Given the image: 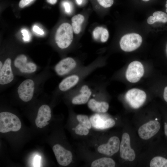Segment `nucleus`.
<instances>
[{"label": "nucleus", "mask_w": 167, "mask_h": 167, "mask_svg": "<svg viewBox=\"0 0 167 167\" xmlns=\"http://www.w3.org/2000/svg\"><path fill=\"white\" fill-rule=\"evenodd\" d=\"M144 73V67L142 63L137 61L131 62L129 65L126 72L127 80L132 83L138 82Z\"/></svg>", "instance_id": "obj_5"}, {"label": "nucleus", "mask_w": 167, "mask_h": 167, "mask_svg": "<svg viewBox=\"0 0 167 167\" xmlns=\"http://www.w3.org/2000/svg\"><path fill=\"white\" fill-rule=\"evenodd\" d=\"M21 32L23 36V40L25 41H28L30 38V34L28 32L26 29H23Z\"/></svg>", "instance_id": "obj_29"}, {"label": "nucleus", "mask_w": 167, "mask_h": 167, "mask_svg": "<svg viewBox=\"0 0 167 167\" xmlns=\"http://www.w3.org/2000/svg\"><path fill=\"white\" fill-rule=\"evenodd\" d=\"M151 167H167V159L160 156L153 158L150 163Z\"/></svg>", "instance_id": "obj_20"}, {"label": "nucleus", "mask_w": 167, "mask_h": 167, "mask_svg": "<svg viewBox=\"0 0 167 167\" xmlns=\"http://www.w3.org/2000/svg\"><path fill=\"white\" fill-rule=\"evenodd\" d=\"M34 0H21L19 3V6L23 8Z\"/></svg>", "instance_id": "obj_32"}, {"label": "nucleus", "mask_w": 167, "mask_h": 167, "mask_svg": "<svg viewBox=\"0 0 167 167\" xmlns=\"http://www.w3.org/2000/svg\"><path fill=\"white\" fill-rule=\"evenodd\" d=\"M73 39V30L72 26L67 23L62 24L58 28L55 36V41L60 48H67Z\"/></svg>", "instance_id": "obj_2"}, {"label": "nucleus", "mask_w": 167, "mask_h": 167, "mask_svg": "<svg viewBox=\"0 0 167 167\" xmlns=\"http://www.w3.org/2000/svg\"><path fill=\"white\" fill-rule=\"evenodd\" d=\"M84 20L83 15L79 14L75 15L71 19L72 27L74 32L76 34L80 33L81 30V25Z\"/></svg>", "instance_id": "obj_19"}, {"label": "nucleus", "mask_w": 167, "mask_h": 167, "mask_svg": "<svg viewBox=\"0 0 167 167\" xmlns=\"http://www.w3.org/2000/svg\"><path fill=\"white\" fill-rule=\"evenodd\" d=\"M160 127V124L158 121L151 120L139 127L138 131V134L142 139H148L157 133Z\"/></svg>", "instance_id": "obj_6"}, {"label": "nucleus", "mask_w": 167, "mask_h": 167, "mask_svg": "<svg viewBox=\"0 0 167 167\" xmlns=\"http://www.w3.org/2000/svg\"><path fill=\"white\" fill-rule=\"evenodd\" d=\"M80 94L74 97L72 103L74 105H82L86 103L91 95L90 89L87 85L82 87L80 90Z\"/></svg>", "instance_id": "obj_15"}, {"label": "nucleus", "mask_w": 167, "mask_h": 167, "mask_svg": "<svg viewBox=\"0 0 167 167\" xmlns=\"http://www.w3.org/2000/svg\"><path fill=\"white\" fill-rule=\"evenodd\" d=\"M125 98L132 108L137 109L141 107L145 101L146 94L142 90L134 88L129 90L126 92Z\"/></svg>", "instance_id": "obj_4"}, {"label": "nucleus", "mask_w": 167, "mask_h": 167, "mask_svg": "<svg viewBox=\"0 0 167 167\" xmlns=\"http://www.w3.org/2000/svg\"><path fill=\"white\" fill-rule=\"evenodd\" d=\"M164 130L165 134L167 136V123L165 122L164 123Z\"/></svg>", "instance_id": "obj_36"}, {"label": "nucleus", "mask_w": 167, "mask_h": 167, "mask_svg": "<svg viewBox=\"0 0 167 167\" xmlns=\"http://www.w3.org/2000/svg\"><path fill=\"white\" fill-rule=\"evenodd\" d=\"M154 23L159 22L163 23L167 22V15L162 11H156L153 14Z\"/></svg>", "instance_id": "obj_21"}, {"label": "nucleus", "mask_w": 167, "mask_h": 167, "mask_svg": "<svg viewBox=\"0 0 167 167\" xmlns=\"http://www.w3.org/2000/svg\"><path fill=\"white\" fill-rule=\"evenodd\" d=\"M36 66L35 63L30 62H27L19 70L22 73H31L36 71Z\"/></svg>", "instance_id": "obj_22"}, {"label": "nucleus", "mask_w": 167, "mask_h": 167, "mask_svg": "<svg viewBox=\"0 0 167 167\" xmlns=\"http://www.w3.org/2000/svg\"><path fill=\"white\" fill-rule=\"evenodd\" d=\"M11 60L7 59L2 67L0 69V84L5 85L11 82L14 79V75L12 71Z\"/></svg>", "instance_id": "obj_14"}, {"label": "nucleus", "mask_w": 167, "mask_h": 167, "mask_svg": "<svg viewBox=\"0 0 167 167\" xmlns=\"http://www.w3.org/2000/svg\"><path fill=\"white\" fill-rule=\"evenodd\" d=\"M88 105L92 111L98 113H105L109 108V105L107 102L98 101L93 99L89 101Z\"/></svg>", "instance_id": "obj_17"}, {"label": "nucleus", "mask_w": 167, "mask_h": 167, "mask_svg": "<svg viewBox=\"0 0 167 167\" xmlns=\"http://www.w3.org/2000/svg\"><path fill=\"white\" fill-rule=\"evenodd\" d=\"M47 1L51 4H54L56 3L57 0H46Z\"/></svg>", "instance_id": "obj_35"}, {"label": "nucleus", "mask_w": 167, "mask_h": 167, "mask_svg": "<svg viewBox=\"0 0 167 167\" xmlns=\"http://www.w3.org/2000/svg\"><path fill=\"white\" fill-rule=\"evenodd\" d=\"M163 97L167 103V86L165 87L164 89Z\"/></svg>", "instance_id": "obj_34"}, {"label": "nucleus", "mask_w": 167, "mask_h": 167, "mask_svg": "<svg viewBox=\"0 0 167 167\" xmlns=\"http://www.w3.org/2000/svg\"><path fill=\"white\" fill-rule=\"evenodd\" d=\"M51 117V109L49 106L44 105L39 109L35 122L37 127L42 128L49 124Z\"/></svg>", "instance_id": "obj_11"}, {"label": "nucleus", "mask_w": 167, "mask_h": 167, "mask_svg": "<svg viewBox=\"0 0 167 167\" xmlns=\"http://www.w3.org/2000/svg\"><path fill=\"white\" fill-rule=\"evenodd\" d=\"M104 28L101 27H96L93 31V36L95 40L101 38Z\"/></svg>", "instance_id": "obj_26"}, {"label": "nucleus", "mask_w": 167, "mask_h": 167, "mask_svg": "<svg viewBox=\"0 0 167 167\" xmlns=\"http://www.w3.org/2000/svg\"><path fill=\"white\" fill-rule=\"evenodd\" d=\"M116 164L112 158L104 157L93 161L91 165L92 167H114Z\"/></svg>", "instance_id": "obj_18"}, {"label": "nucleus", "mask_w": 167, "mask_h": 167, "mask_svg": "<svg viewBox=\"0 0 167 167\" xmlns=\"http://www.w3.org/2000/svg\"><path fill=\"white\" fill-rule=\"evenodd\" d=\"M120 145L119 138L117 136H113L109 138L106 143L99 146L97 150L101 154L111 156L118 152Z\"/></svg>", "instance_id": "obj_9"}, {"label": "nucleus", "mask_w": 167, "mask_h": 167, "mask_svg": "<svg viewBox=\"0 0 167 167\" xmlns=\"http://www.w3.org/2000/svg\"><path fill=\"white\" fill-rule=\"evenodd\" d=\"M76 2L78 4L80 5L82 2V0H76Z\"/></svg>", "instance_id": "obj_37"}, {"label": "nucleus", "mask_w": 167, "mask_h": 167, "mask_svg": "<svg viewBox=\"0 0 167 167\" xmlns=\"http://www.w3.org/2000/svg\"><path fill=\"white\" fill-rule=\"evenodd\" d=\"M27 57L24 54H21L15 58L14 62L15 66L19 69L22 67L27 62Z\"/></svg>", "instance_id": "obj_24"}, {"label": "nucleus", "mask_w": 167, "mask_h": 167, "mask_svg": "<svg viewBox=\"0 0 167 167\" xmlns=\"http://www.w3.org/2000/svg\"><path fill=\"white\" fill-rule=\"evenodd\" d=\"M34 83L31 79L24 81L18 88L17 92L20 98L24 102H28L32 98L34 92Z\"/></svg>", "instance_id": "obj_8"}, {"label": "nucleus", "mask_w": 167, "mask_h": 167, "mask_svg": "<svg viewBox=\"0 0 167 167\" xmlns=\"http://www.w3.org/2000/svg\"><path fill=\"white\" fill-rule=\"evenodd\" d=\"M41 161V157L36 155L34 157L33 161V165L34 167H40Z\"/></svg>", "instance_id": "obj_31"}, {"label": "nucleus", "mask_w": 167, "mask_h": 167, "mask_svg": "<svg viewBox=\"0 0 167 167\" xmlns=\"http://www.w3.org/2000/svg\"><path fill=\"white\" fill-rule=\"evenodd\" d=\"M92 125L95 128L98 129H105L113 126L115 122L112 118L103 119L100 115L96 114L90 118Z\"/></svg>", "instance_id": "obj_13"}, {"label": "nucleus", "mask_w": 167, "mask_h": 167, "mask_svg": "<svg viewBox=\"0 0 167 167\" xmlns=\"http://www.w3.org/2000/svg\"><path fill=\"white\" fill-rule=\"evenodd\" d=\"M166 51H167V45Z\"/></svg>", "instance_id": "obj_41"}, {"label": "nucleus", "mask_w": 167, "mask_h": 167, "mask_svg": "<svg viewBox=\"0 0 167 167\" xmlns=\"http://www.w3.org/2000/svg\"><path fill=\"white\" fill-rule=\"evenodd\" d=\"M65 11L67 13H70L71 12V4L67 1H64L62 3Z\"/></svg>", "instance_id": "obj_30"}, {"label": "nucleus", "mask_w": 167, "mask_h": 167, "mask_svg": "<svg viewBox=\"0 0 167 167\" xmlns=\"http://www.w3.org/2000/svg\"><path fill=\"white\" fill-rule=\"evenodd\" d=\"M76 63L73 58L68 57L60 61L56 66L55 69L56 73L62 76L68 73L76 67Z\"/></svg>", "instance_id": "obj_12"}, {"label": "nucleus", "mask_w": 167, "mask_h": 167, "mask_svg": "<svg viewBox=\"0 0 167 167\" xmlns=\"http://www.w3.org/2000/svg\"><path fill=\"white\" fill-rule=\"evenodd\" d=\"M99 3L105 8L111 6L113 4V0H97Z\"/></svg>", "instance_id": "obj_27"}, {"label": "nucleus", "mask_w": 167, "mask_h": 167, "mask_svg": "<svg viewBox=\"0 0 167 167\" xmlns=\"http://www.w3.org/2000/svg\"><path fill=\"white\" fill-rule=\"evenodd\" d=\"M75 131V133L77 135H86L89 132L88 128L79 123L77 125Z\"/></svg>", "instance_id": "obj_25"}, {"label": "nucleus", "mask_w": 167, "mask_h": 167, "mask_svg": "<svg viewBox=\"0 0 167 167\" xmlns=\"http://www.w3.org/2000/svg\"><path fill=\"white\" fill-rule=\"evenodd\" d=\"M2 66H3V65H2V63L1 61H0V69H1L2 67Z\"/></svg>", "instance_id": "obj_38"}, {"label": "nucleus", "mask_w": 167, "mask_h": 167, "mask_svg": "<svg viewBox=\"0 0 167 167\" xmlns=\"http://www.w3.org/2000/svg\"><path fill=\"white\" fill-rule=\"evenodd\" d=\"M32 29L34 32L40 35H43L44 34L43 30L36 25H34Z\"/></svg>", "instance_id": "obj_33"}, {"label": "nucleus", "mask_w": 167, "mask_h": 167, "mask_svg": "<svg viewBox=\"0 0 167 167\" xmlns=\"http://www.w3.org/2000/svg\"><path fill=\"white\" fill-rule=\"evenodd\" d=\"M21 127V121L15 114L7 112L0 113V132L2 133L10 131H17Z\"/></svg>", "instance_id": "obj_1"}, {"label": "nucleus", "mask_w": 167, "mask_h": 167, "mask_svg": "<svg viewBox=\"0 0 167 167\" xmlns=\"http://www.w3.org/2000/svg\"><path fill=\"white\" fill-rule=\"evenodd\" d=\"M79 80V77L73 75L66 77L60 83L59 88L62 91H66L75 85Z\"/></svg>", "instance_id": "obj_16"}, {"label": "nucleus", "mask_w": 167, "mask_h": 167, "mask_svg": "<svg viewBox=\"0 0 167 167\" xmlns=\"http://www.w3.org/2000/svg\"><path fill=\"white\" fill-rule=\"evenodd\" d=\"M142 38L139 34L131 33L123 36L120 41V47L125 52H131L138 48L141 44Z\"/></svg>", "instance_id": "obj_3"}, {"label": "nucleus", "mask_w": 167, "mask_h": 167, "mask_svg": "<svg viewBox=\"0 0 167 167\" xmlns=\"http://www.w3.org/2000/svg\"><path fill=\"white\" fill-rule=\"evenodd\" d=\"M119 149L120 156L122 159L130 161L135 160V153L131 147L130 137L127 133H124L122 135Z\"/></svg>", "instance_id": "obj_7"}, {"label": "nucleus", "mask_w": 167, "mask_h": 167, "mask_svg": "<svg viewBox=\"0 0 167 167\" xmlns=\"http://www.w3.org/2000/svg\"><path fill=\"white\" fill-rule=\"evenodd\" d=\"M53 150L57 161L60 165L67 166L71 162L73 156L70 151L66 150L59 144L54 145Z\"/></svg>", "instance_id": "obj_10"}, {"label": "nucleus", "mask_w": 167, "mask_h": 167, "mask_svg": "<svg viewBox=\"0 0 167 167\" xmlns=\"http://www.w3.org/2000/svg\"><path fill=\"white\" fill-rule=\"evenodd\" d=\"M109 33L108 30L104 28L101 36V41L102 42H106L109 38Z\"/></svg>", "instance_id": "obj_28"}, {"label": "nucleus", "mask_w": 167, "mask_h": 167, "mask_svg": "<svg viewBox=\"0 0 167 167\" xmlns=\"http://www.w3.org/2000/svg\"><path fill=\"white\" fill-rule=\"evenodd\" d=\"M165 7L167 8L166 9V11L167 13V0L166 1V4L165 5Z\"/></svg>", "instance_id": "obj_39"}, {"label": "nucleus", "mask_w": 167, "mask_h": 167, "mask_svg": "<svg viewBox=\"0 0 167 167\" xmlns=\"http://www.w3.org/2000/svg\"><path fill=\"white\" fill-rule=\"evenodd\" d=\"M142 0L143 1H144L147 2V1H149L150 0Z\"/></svg>", "instance_id": "obj_40"}, {"label": "nucleus", "mask_w": 167, "mask_h": 167, "mask_svg": "<svg viewBox=\"0 0 167 167\" xmlns=\"http://www.w3.org/2000/svg\"><path fill=\"white\" fill-rule=\"evenodd\" d=\"M77 119L79 123L89 129L92 126V124L88 116L84 115L79 114L76 116Z\"/></svg>", "instance_id": "obj_23"}]
</instances>
